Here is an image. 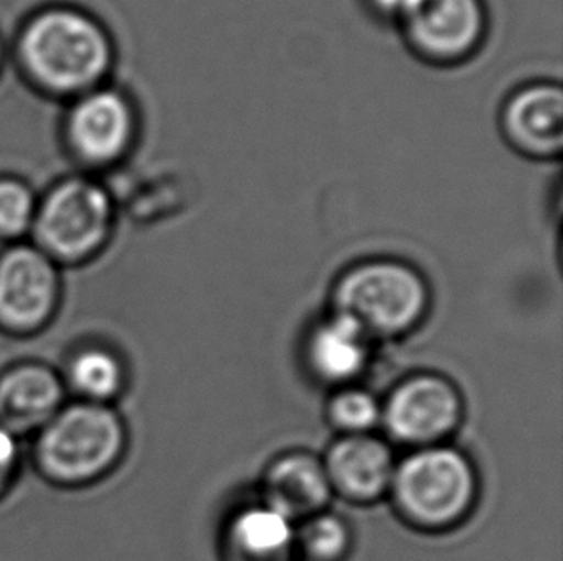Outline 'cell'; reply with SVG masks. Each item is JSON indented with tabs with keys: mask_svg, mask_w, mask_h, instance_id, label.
Listing matches in <instances>:
<instances>
[{
	"mask_svg": "<svg viewBox=\"0 0 563 561\" xmlns=\"http://www.w3.org/2000/svg\"><path fill=\"white\" fill-rule=\"evenodd\" d=\"M8 62L30 91L66 105L114 79L118 41L97 12L69 0H48L15 25Z\"/></svg>",
	"mask_w": 563,
	"mask_h": 561,
	"instance_id": "1",
	"label": "cell"
},
{
	"mask_svg": "<svg viewBox=\"0 0 563 561\" xmlns=\"http://www.w3.org/2000/svg\"><path fill=\"white\" fill-rule=\"evenodd\" d=\"M128 444V425L114 406L74 400L35 435L31 460L48 485L84 488L115 471Z\"/></svg>",
	"mask_w": 563,
	"mask_h": 561,
	"instance_id": "2",
	"label": "cell"
},
{
	"mask_svg": "<svg viewBox=\"0 0 563 561\" xmlns=\"http://www.w3.org/2000/svg\"><path fill=\"white\" fill-rule=\"evenodd\" d=\"M118 228V202L102 177L62 175L38 190L30 241L56 266L81 267L107 251Z\"/></svg>",
	"mask_w": 563,
	"mask_h": 561,
	"instance_id": "3",
	"label": "cell"
},
{
	"mask_svg": "<svg viewBox=\"0 0 563 561\" xmlns=\"http://www.w3.org/2000/svg\"><path fill=\"white\" fill-rule=\"evenodd\" d=\"M429 306V283L404 260H360L336 277L331 290V311L354 321L374 342L416 331Z\"/></svg>",
	"mask_w": 563,
	"mask_h": 561,
	"instance_id": "4",
	"label": "cell"
},
{
	"mask_svg": "<svg viewBox=\"0 0 563 561\" xmlns=\"http://www.w3.org/2000/svg\"><path fill=\"white\" fill-rule=\"evenodd\" d=\"M479 473L460 448H418L396 462L388 491L396 514L423 532H446L470 519L479 501Z\"/></svg>",
	"mask_w": 563,
	"mask_h": 561,
	"instance_id": "5",
	"label": "cell"
},
{
	"mask_svg": "<svg viewBox=\"0 0 563 561\" xmlns=\"http://www.w3.org/2000/svg\"><path fill=\"white\" fill-rule=\"evenodd\" d=\"M62 107L58 141L74 172L102 177L137 151L143 131L141 108L114 79Z\"/></svg>",
	"mask_w": 563,
	"mask_h": 561,
	"instance_id": "6",
	"label": "cell"
},
{
	"mask_svg": "<svg viewBox=\"0 0 563 561\" xmlns=\"http://www.w3.org/2000/svg\"><path fill=\"white\" fill-rule=\"evenodd\" d=\"M395 30L406 51L421 64L460 68L487 45V0H410Z\"/></svg>",
	"mask_w": 563,
	"mask_h": 561,
	"instance_id": "7",
	"label": "cell"
},
{
	"mask_svg": "<svg viewBox=\"0 0 563 561\" xmlns=\"http://www.w3.org/2000/svg\"><path fill=\"white\" fill-rule=\"evenodd\" d=\"M62 293V267L31 241L0 249V333H43L60 310Z\"/></svg>",
	"mask_w": 563,
	"mask_h": 561,
	"instance_id": "8",
	"label": "cell"
},
{
	"mask_svg": "<svg viewBox=\"0 0 563 561\" xmlns=\"http://www.w3.org/2000/svg\"><path fill=\"white\" fill-rule=\"evenodd\" d=\"M460 388L439 373H416L400 381L380 403V427L388 442L411 450L446 444L464 421Z\"/></svg>",
	"mask_w": 563,
	"mask_h": 561,
	"instance_id": "9",
	"label": "cell"
},
{
	"mask_svg": "<svg viewBox=\"0 0 563 561\" xmlns=\"http://www.w3.org/2000/svg\"><path fill=\"white\" fill-rule=\"evenodd\" d=\"M504 143L521 158L556 162L563 151V89L552 79H534L508 92L498 110Z\"/></svg>",
	"mask_w": 563,
	"mask_h": 561,
	"instance_id": "10",
	"label": "cell"
},
{
	"mask_svg": "<svg viewBox=\"0 0 563 561\" xmlns=\"http://www.w3.org/2000/svg\"><path fill=\"white\" fill-rule=\"evenodd\" d=\"M321 462L333 494L356 506H369L388 496L398 460L388 440L352 435L333 440Z\"/></svg>",
	"mask_w": 563,
	"mask_h": 561,
	"instance_id": "11",
	"label": "cell"
},
{
	"mask_svg": "<svg viewBox=\"0 0 563 561\" xmlns=\"http://www.w3.org/2000/svg\"><path fill=\"white\" fill-rule=\"evenodd\" d=\"M62 373L27 360L0 372V427L18 439L37 435L68 403Z\"/></svg>",
	"mask_w": 563,
	"mask_h": 561,
	"instance_id": "12",
	"label": "cell"
},
{
	"mask_svg": "<svg viewBox=\"0 0 563 561\" xmlns=\"http://www.w3.org/2000/svg\"><path fill=\"white\" fill-rule=\"evenodd\" d=\"M372 352L374 341L354 321L335 311L313 323L302 349L306 370L333 391L356 385L372 362Z\"/></svg>",
	"mask_w": 563,
	"mask_h": 561,
	"instance_id": "13",
	"label": "cell"
},
{
	"mask_svg": "<svg viewBox=\"0 0 563 561\" xmlns=\"http://www.w3.org/2000/svg\"><path fill=\"white\" fill-rule=\"evenodd\" d=\"M333 496L321 458L302 450L275 458L262 477L260 501L292 524H302L329 509Z\"/></svg>",
	"mask_w": 563,
	"mask_h": 561,
	"instance_id": "14",
	"label": "cell"
},
{
	"mask_svg": "<svg viewBox=\"0 0 563 561\" xmlns=\"http://www.w3.org/2000/svg\"><path fill=\"white\" fill-rule=\"evenodd\" d=\"M223 561H297V524L266 502L243 504L221 531Z\"/></svg>",
	"mask_w": 563,
	"mask_h": 561,
	"instance_id": "15",
	"label": "cell"
},
{
	"mask_svg": "<svg viewBox=\"0 0 563 561\" xmlns=\"http://www.w3.org/2000/svg\"><path fill=\"white\" fill-rule=\"evenodd\" d=\"M62 380L79 403L114 406L128 387V367L107 344H84L71 352Z\"/></svg>",
	"mask_w": 563,
	"mask_h": 561,
	"instance_id": "16",
	"label": "cell"
},
{
	"mask_svg": "<svg viewBox=\"0 0 563 561\" xmlns=\"http://www.w3.org/2000/svg\"><path fill=\"white\" fill-rule=\"evenodd\" d=\"M354 535L351 525L335 512H320L297 525L298 558L306 561H346Z\"/></svg>",
	"mask_w": 563,
	"mask_h": 561,
	"instance_id": "17",
	"label": "cell"
},
{
	"mask_svg": "<svg viewBox=\"0 0 563 561\" xmlns=\"http://www.w3.org/2000/svg\"><path fill=\"white\" fill-rule=\"evenodd\" d=\"M38 190L20 174L0 172V244L30 241L37 213Z\"/></svg>",
	"mask_w": 563,
	"mask_h": 561,
	"instance_id": "18",
	"label": "cell"
},
{
	"mask_svg": "<svg viewBox=\"0 0 563 561\" xmlns=\"http://www.w3.org/2000/svg\"><path fill=\"white\" fill-rule=\"evenodd\" d=\"M325 418L339 437L374 435L380 425V400L358 385L335 388L329 396Z\"/></svg>",
	"mask_w": 563,
	"mask_h": 561,
	"instance_id": "19",
	"label": "cell"
},
{
	"mask_svg": "<svg viewBox=\"0 0 563 561\" xmlns=\"http://www.w3.org/2000/svg\"><path fill=\"white\" fill-rule=\"evenodd\" d=\"M22 465V439L0 427V501L10 493Z\"/></svg>",
	"mask_w": 563,
	"mask_h": 561,
	"instance_id": "20",
	"label": "cell"
},
{
	"mask_svg": "<svg viewBox=\"0 0 563 561\" xmlns=\"http://www.w3.org/2000/svg\"><path fill=\"white\" fill-rule=\"evenodd\" d=\"M410 0H362V4L367 10V14L375 18L377 22L388 23L395 28L396 22L400 20L404 10L408 7Z\"/></svg>",
	"mask_w": 563,
	"mask_h": 561,
	"instance_id": "21",
	"label": "cell"
},
{
	"mask_svg": "<svg viewBox=\"0 0 563 561\" xmlns=\"http://www.w3.org/2000/svg\"><path fill=\"white\" fill-rule=\"evenodd\" d=\"M8 64V41L4 35H2V31H0V76H2V72L7 68Z\"/></svg>",
	"mask_w": 563,
	"mask_h": 561,
	"instance_id": "22",
	"label": "cell"
}]
</instances>
